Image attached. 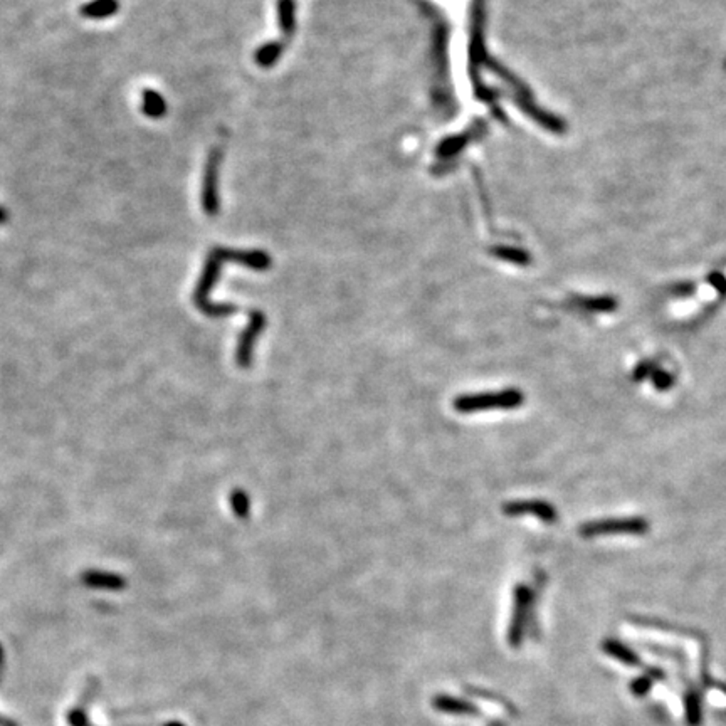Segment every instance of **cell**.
Instances as JSON below:
<instances>
[{"label": "cell", "mask_w": 726, "mask_h": 726, "mask_svg": "<svg viewBox=\"0 0 726 726\" xmlns=\"http://www.w3.org/2000/svg\"><path fill=\"white\" fill-rule=\"evenodd\" d=\"M524 395L518 388H506L503 392L476 393V395H462L454 400V409L461 414H471L479 410L493 409H517L523 404Z\"/></svg>", "instance_id": "6da1fadb"}, {"label": "cell", "mask_w": 726, "mask_h": 726, "mask_svg": "<svg viewBox=\"0 0 726 726\" xmlns=\"http://www.w3.org/2000/svg\"><path fill=\"white\" fill-rule=\"evenodd\" d=\"M649 531V523L644 518H611L590 522L580 527V535L585 538L601 535H644Z\"/></svg>", "instance_id": "7a4b0ae2"}, {"label": "cell", "mask_w": 726, "mask_h": 726, "mask_svg": "<svg viewBox=\"0 0 726 726\" xmlns=\"http://www.w3.org/2000/svg\"><path fill=\"white\" fill-rule=\"evenodd\" d=\"M221 147H215L210 152L204 170V185H202V207L207 215H215L219 212V165H221Z\"/></svg>", "instance_id": "3957f363"}, {"label": "cell", "mask_w": 726, "mask_h": 726, "mask_svg": "<svg viewBox=\"0 0 726 726\" xmlns=\"http://www.w3.org/2000/svg\"><path fill=\"white\" fill-rule=\"evenodd\" d=\"M266 326V316L262 315L261 311H252L251 313V321L244 333L241 335V340H239L237 345V363L239 367L247 368L251 365L252 360V348H254V343L257 336Z\"/></svg>", "instance_id": "277c9868"}, {"label": "cell", "mask_w": 726, "mask_h": 726, "mask_svg": "<svg viewBox=\"0 0 726 726\" xmlns=\"http://www.w3.org/2000/svg\"><path fill=\"white\" fill-rule=\"evenodd\" d=\"M503 512L508 517H522V514H531L545 523H554L556 519V509L546 501H512L503 506Z\"/></svg>", "instance_id": "5b68a950"}, {"label": "cell", "mask_w": 726, "mask_h": 726, "mask_svg": "<svg viewBox=\"0 0 726 726\" xmlns=\"http://www.w3.org/2000/svg\"><path fill=\"white\" fill-rule=\"evenodd\" d=\"M514 101H517V105L519 106V110L524 111L530 118H533L536 121L538 125H541L543 128L554 131V133H564V131H566V125L565 121H561L560 118H556L555 115L551 113H546V111H543L538 108L535 103H533L531 98H522V96H514Z\"/></svg>", "instance_id": "8992f818"}, {"label": "cell", "mask_w": 726, "mask_h": 726, "mask_svg": "<svg viewBox=\"0 0 726 726\" xmlns=\"http://www.w3.org/2000/svg\"><path fill=\"white\" fill-rule=\"evenodd\" d=\"M217 254L222 257V259L239 262V264H244L247 268L256 269V271H264L271 266V257L261 251H227V249H215Z\"/></svg>", "instance_id": "52a82bcc"}, {"label": "cell", "mask_w": 726, "mask_h": 726, "mask_svg": "<svg viewBox=\"0 0 726 726\" xmlns=\"http://www.w3.org/2000/svg\"><path fill=\"white\" fill-rule=\"evenodd\" d=\"M528 606H530V590L527 587H518L517 592H514V612L512 629H509V639H512L514 644H517L519 637H522L523 624L524 621H527Z\"/></svg>", "instance_id": "ba28073f"}, {"label": "cell", "mask_w": 726, "mask_h": 726, "mask_svg": "<svg viewBox=\"0 0 726 726\" xmlns=\"http://www.w3.org/2000/svg\"><path fill=\"white\" fill-rule=\"evenodd\" d=\"M482 128H486L484 125H482V121H477V123L472 126L471 130L465 131L462 135H457V137H451L447 140H444V142L439 145L437 148V155L442 157V158H447V157H454L456 153H459L462 150V147L467 142H472L477 135L482 133Z\"/></svg>", "instance_id": "9c48e42d"}, {"label": "cell", "mask_w": 726, "mask_h": 726, "mask_svg": "<svg viewBox=\"0 0 726 726\" xmlns=\"http://www.w3.org/2000/svg\"><path fill=\"white\" fill-rule=\"evenodd\" d=\"M118 9V0H91L81 7V14L88 19H106L115 16Z\"/></svg>", "instance_id": "30bf717a"}, {"label": "cell", "mask_w": 726, "mask_h": 726, "mask_svg": "<svg viewBox=\"0 0 726 726\" xmlns=\"http://www.w3.org/2000/svg\"><path fill=\"white\" fill-rule=\"evenodd\" d=\"M142 110L148 118L158 120L167 113V101L155 90L142 91Z\"/></svg>", "instance_id": "8fae6325"}, {"label": "cell", "mask_w": 726, "mask_h": 726, "mask_svg": "<svg viewBox=\"0 0 726 726\" xmlns=\"http://www.w3.org/2000/svg\"><path fill=\"white\" fill-rule=\"evenodd\" d=\"M294 12H296L294 0H278L279 26L281 32H283L286 37H291L294 34V29H296V17H294Z\"/></svg>", "instance_id": "7c38bea8"}, {"label": "cell", "mask_w": 726, "mask_h": 726, "mask_svg": "<svg viewBox=\"0 0 726 726\" xmlns=\"http://www.w3.org/2000/svg\"><path fill=\"white\" fill-rule=\"evenodd\" d=\"M575 303L587 311L596 313H611L617 308V299L612 296H597V298H577Z\"/></svg>", "instance_id": "4fadbf2b"}, {"label": "cell", "mask_w": 726, "mask_h": 726, "mask_svg": "<svg viewBox=\"0 0 726 726\" xmlns=\"http://www.w3.org/2000/svg\"><path fill=\"white\" fill-rule=\"evenodd\" d=\"M284 51L283 42H269V44L262 46V48L256 53V61L257 64L262 66V68H271L281 54Z\"/></svg>", "instance_id": "5bb4252c"}, {"label": "cell", "mask_w": 726, "mask_h": 726, "mask_svg": "<svg viewBox=\"0 0 726 726\" xmlns=\"http://www.w3.org/2000/svg\"><path fill=\"white\" fill-rule=\"evenodd\" d=\"M491 252L496 257H499V259L513 262V264L518 266H528L531 262L530 254L523 249H517V247H494V249H491Z\"/></svg>", "instance_id": "9a60e30c"}, {"label": "cell", "mask_w": 726, "mask_h": 726, "mask_svg": "<svg viewBox=\"0 0 726 726\" xmlns=\"http://www.w3.org/2000/svg\"><path fill=\"white\" fill-rule=\"evenodd\" d=\"M650 380H653L654 387L658 388V390H668V388H671L674 385V377L671 375V373H668L666 370L663 368H655L653 373H650Z\"/></svg>", "instance_id": "2e32d148"}, {"label": "cell", "mask_w": 726, "mask_h": 726, "mask_svg": "<svg viewBox=\"0 0 726 726\" xmlns=\"http://www.w3.org/2000/svg\"><path fill=\"white\" fill-rule=\"evenodd\" d=\"M231 503L237 517L246 518L249 514V498H247L244 491H234Z\"/></svg>", "instance_id": "e0dca14e"}, {"label": "cell", "mask_w": 726, "mask_h": 726, "mask_svg": "<svg viewBox=\"0 0 726 726\" xmlns=\"http://www.w3.org/2000/svg\"><path fill=\"white\" fill-rule=\"evenodd\" d=\"M606 649H607L608 653H611L612 655H616V658L622 659V661H626V663H629V664H637V658H636V655L632 654L629 649L624 648V645H622V644H617V643H607Z\"/></svg>", "instance_id": "ac0fdd59"}, {"label": "cell", "mask_w": 726, "mask_h": 726, "mask_svg": "<svg viewBox=\"0 0 726 726\" xmlns=\"http://www.w3.org/2000/svg\"><path fill=\"white\" fill-rule=\"evenodd\" d=\"M437 705V708L441 710H457V713H461L462 710L465 711H475V708H472L471 705H467V702L465 701H454V700H449V698H439V701L435 702Z\"/></svg>", "instance_id": "d6986e66"}, {"label": "cell", "mask_w": 726, "mask_h": 726, "mask_svg": "<svg viewBox=\"0 0 726 726\" xmlns=\"http://www.w3.org/2000/svg\"><path fill=\"white\" fill-rule=\"evenodd\" d=\"M654 370H655V367H654L653 362H641L634 368L632 378H634V382H641V380H644L645 377H650V373H653Z\"/></svg>", "instance_id": "ffe728a7"}, {"label": "cell", "mask_w": 726, "mask_h": 726, "mask_svg": "<svg viewBox=\"0 0 726 726\" xmlns=\"http://www.w3.org/2000/svg\"><path fill=\"white\" fill-rule=\"evenodd\" d=\"M708 281H710V284L713 286V289H715L716 293L721 294V296H723V294H726V276L723 273L710 274Z\"/></svg>", "instance_id": "44dd1931"}, {"label": "cell", "mask_w": 726, "mask_h": 726, "mask_svg": "<svg viewBox=\"0 0 726 726\" xmlns=\"http://www.w3.org/2000/svg\"><path fill=\"white\" fill-rule=\"evenodd\" d=\"M674 293H681V294H688L690 291H693V286H686V284H679L676 286V288L673 289Z\"/></svg>", "instance_id": "7402d4cb"}, {"label": "cell", "mask_w": 726, "mask_h": 726, "mask_svg": "<svg viewBox=\"0 0 726 726\" xmlns=\"http://www.w3.org/2000/svg\"><path fill=\"white\" fill-rule=\"evenodd\" d=\"M9 221V212L4 207H0V226Z\"/></svg>", "instance_id": "603a6c76"}, {"label": "cell", "mask_w": 726, "mask_h": 726, "mask_svg": "<svg viewBox=\"0 0 726 726\" xmlns=\"http://www.w3.org/2000/svg\"><path fill=\"white\" fill-rule=\"evenodd\" d=\"M4 725H7V726H12L11 723H7V721H4L2 718H0V726H4Z\"/></svg>", "instance_id": "cb8c5ba5"}]
</instances>
